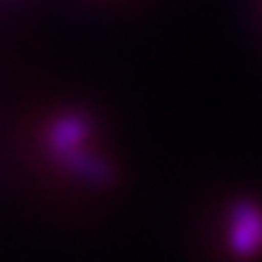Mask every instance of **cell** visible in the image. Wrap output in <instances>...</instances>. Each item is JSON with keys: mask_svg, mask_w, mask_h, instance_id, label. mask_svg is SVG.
Segmentation results:
<instances>
[{"mask_svg": "<svg viewBox=\"0 0 262 262\" xmlns=\"http://www.w3.org/2000/svg\"><path fill=\"white\" fill-rule=\"evenodd\" d=\"M56 165L61 167V170H67L73 179H78V182H86L92 187H112L117 182V170L115 165H112L109 159L103 157V154L92 151V148L81 145L76 151L64 154V157L53 159Z\"/></svg>", "mask_w": 262, "mask_h": 262, "instance_id": "3", "label": "cell"}, {"mask_svg": "<svg viewBox=\"0 0 262 262\" xmlns=\"http://www.w3.org/2000/svg\"><path fill=\"white\" fill-rule=\"evenodd\" d=\"M95 134V117L84 109H64L53 115L45 126V148L53 159L86 145Z\"/></svg>", "mask_w": 262, "mask_h": 262, "instance_id": "2", "label": "cell"}, {"mask_svg": "<svg viewBox=\"0 0 262 262\" xmlns=\"http://www.w3.org/2000/svg\"><path fill=\"white\" fill-rule=\"evenodd\" d=\"M226 248L237 259L262 254V204L254 198H237L226 215Z\"/></svg>", "mask_w": 262, "mask_h": 262, "instance_id": "1", "label": "cell"}]
</instances>
